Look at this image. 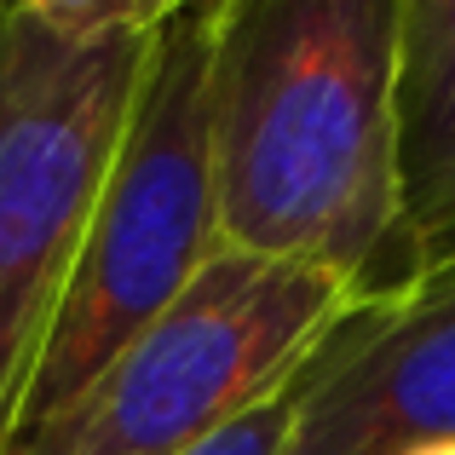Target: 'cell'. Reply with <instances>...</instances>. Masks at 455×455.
I'll use <instances>...</instances> for the list:
<instances>
[{
    "label": "cell",
    "instance_id": "8",
    "mask_svg": "<svg viewBox=\"0 0 455 455\" xmlns=\"http://www.w3.org/2000/svg\"><path fill=\"white\" fill-rule=\"evenodd\" d=\"M415 455H455V444H433V450H415Z\"/></svg>",
    "mask_w": 455,
    "mask_h": 455
},
{
    "label": "cell",
    "instance_id": "2",
    "mask_svg": "<svg viewBox=\"0 0 455 455\" xmlns=\"http://www.w3.org/2000/svg\"><path fill=\"white\" fill-rule=\"evenodd\" d=\"M162 18L167 0H0V444Z\"/></svg>",
    "mask_w": 455,
    "mask_h": 455
},
{
    "label": "cell",
    "instance_id": "5",
    "mask_svg": "<svg viewBox=\"0 0 455 455\" xmlns=\"http://www.w3.org/2000/svg\"><path fill=\"white\" fill-rule=\"evenodd\" d=\"M455 444V266L363 300L306 363L283 455H415Z\"/></svg>",
    "mask_w": 455,
    "mask_h": 455
},
{
    "label": "cell",
    "instance_id": "7",
    "mask_svg": "<svg viewBox=\"0 0 455 455\" xmlns=\"http://www.w3.org/2000/svg\"><path fill=\"white\" fill-rule=\"evenodd\" d=\"M300 387H306V369L289 380V387L271 392L266 403H254L248 415H236L231 427H220L208 444H196L185 455H283L289 427H294V410H300Z\"/></svg>",
    "mask_w": 455,
    "mask_h": 455
},
{
    "label": "cell",
    "instance_id": "1",
    "mask_svg": "<svg viewBox=\"0 0 455 455\" xmlns=\"http://www.w3.org/2000/svg\"><path fill=\"white\" fill-rule=\"evenodd\" d=\"M403 0H225L213 46L220 248L415 289L398 220L392 81Z\"/></svg>",
    "mask_w": 455,
    "mask_h": 455
},
{
    "label": "cell",
    "instance_id": "4",
    "mask_svg": "<svg viewBox=\"0 0 455 455\" xmlns=\"http://www.w3.org/2000/svg\"><path fill=\"white\" fill-rule=\"evenodd\" d=\"M357 306L317 266L220 248L46 433L0 455H185L289 387Z\"/></svg>",
    "mask_w": 455,
    "mask_h": 455
},
{
    "label": "cell",
    "instance_id": "6",
    "mask_svg": "<svg viewBox=\"0 0 455 455\" xmlns=\"http://www.w3.org/2000/svg\"><path fill=\"white\" fill-rule=\"evenodd\" d=\"M398 220L415 283L455 266V0H403L392 81Z\"/></svg>",
    "mask_w": 455,
    "mask_h": 455
},
{
    "label": "cell",
    "instance_id": "3",
    "mask_svg": "<svg viewBox=\"0 0 455 455\" xmlns=\"http://www.w3.org/2000/svg\"><path fill=\"white\" fill-rule=\"evenodd\" d=\"M225 0H167L122 145L76 248L64 300L0 450L46 433L110 357L220 254L213 220V46Z\"/></svg>",
    "mask_w": 455,
    "mask_h": 455
}]
</instances>
